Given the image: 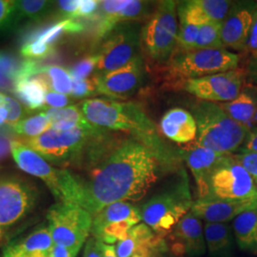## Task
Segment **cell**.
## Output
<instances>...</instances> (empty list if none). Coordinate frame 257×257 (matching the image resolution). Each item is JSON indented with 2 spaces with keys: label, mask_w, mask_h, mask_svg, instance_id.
I'll return each instance as SVG.
<instances>
[{
  "label": "cell",
  "mask_w": 257,
  "mask_h": 257,
  "mask_svg": "<svg viewBox=\"0 0 257 257\" xmlns=\"http://www.w3.org/2000/svg\"><path fill=\"white\" fill-rule=\"evenodd\" d=\"M166 174L147 148L131 138L123 139L100 162L89 169L86 177L74 175L76 205L92 216L116 202H138Z\"/></svg>",
  "instance_id": "6da1fadb"
},
{
  "label": "cell",
  "mask_w": 257,
  "mask_h": 257,
  "mask_svg": "<svg viewBox=\"0 0 257 257\" xmlns=\"http://www.w3.org/2000/svg\"><path fill=\"white\" fill-rule=\"evenodd\" d=\"M86 119L98 128L128 133L156 156L166 174L181 169L179 150L169 145L140 106L105 98L85 99L79 105Z\"/></svg>",
  "instance_id": "7a4b0ae2"
},
{
  "label": "cell",
  "mask_w": 257,
  "mask_h": 257,
  "mask_svg": "<svg viewBox=\"0 0 257 257\" xmlns=\"http://www.w3.org/2000/svg\"><path fill=\"white\" fill-rule=\"evenodd\" d=\"M193 201L190 179L181 168L140 207L142 222L156 235L167 237L177 223L191 211Z\"/></svg>",
  "instance_id": "3957f363"
},
{
  "label": "cell",
  "mask_w": 257,
  "mask_h": 257,
  "mask_svg": "<svg viewBox=\"0 0 257 257\" xmlns=\"http://www.w3.org/2000/svg\"><path fill=\"white\" fill-rule=\"evenodd\" d=\"M192 114L197 127L195 145L225 155H233L243 147L249 130L230 118L219 104L195 102Z\"/></svg>",
  "instance_id": "277c9868"
},
{
  "label": "cell",
  "mask_w": 257,
  "mask_h": 257,
  "mask_svg": "<svg viewBox=\"0 0 257 257\" xmlns=\"http://www.w3.org/2000/svg\"><path fill=\"white\" fill-rule=\"evenodd\" d=\"M105 128L49 130L36 138H24L23 143L48 161L82 164L89 149Z\"/></svg>",
  "instance_id": "5b68a950"
},
{
  "label": "cell",
  "mask_w": 257,
  "mask_h": 257,
  "mask_svg": "<svg viewBox=\"0 0 257 257\" xmlns=\"http://www.w3.org/2000/svg\"><path fill=\"white\" fill-rule=\"evenodd\" d=\"M11 154L20 170L46 184L58 203L76 205L77 183L73 173L53 167L23 142L12 141Z\"/></svg>",
  "instance_id": "8992f818"
},
{
  "label": "cell",
  "mask_w": 257,
  "mask_h": 257,
  "mask_svg": "<svg viewBox=\"0 0 257 257\" xmlns=\"http://www.w3.org/2000/svg\"><path fill=\"white\" fill-rule=\"evenodd\" d=\"M47 220L54 244L75 253L91 236L92 215L77 205L55 204L48 211Z\"/></svg>",
  "instance_id": "52a82bcc"
},
{
  "label": "cell",
  "mask_w": 257,
  "mask_h": 257,
  "mask_svg": "<svg viewBox=\"0 0 257 257\" xmlns=\"http://www.w3.org/2000/svg\"><path fill=\"white\" fill-rule=\"evenodd\" d=\"M239 61V55L227 49L182 50L170 58L169 72L186 81L234 70Z\"/></svg>",
  "instance_id": "ba28073f"
},
{
  "label": "cell",
  "mask_w": 257,
  "mask_h": 257,
  "mask_svg": "<svg viewBox=\"0 0 257 257\" xmlns=\"http://www.w3.org/2000/svg\"><path fill=\"white\" fill-rule=\"evenodd\" d=\"M176 8L175 1L159 2L141 31V40L148 55L156 62H165L175 54L178 35Z\"/></svg>",
  "instance_id": "9c48e42d"
},
{
  "label": "cell",
  "mask_w": 257,
  "mask_h": 257,
  "mask_svg": "<svg viewBox=\"0 0 257 257\" xmlns=\"http://www.w3.org/2000/svg\"><path fill=\"white\" fill-rule=\"evenodd\" d=\"M203 199L227 201L257 199V185L244 167L230 155L212 173L207 195Z\"/></svg>",
  "instance_id": "30bf717a"
},
{
  "label": "cell",
  "mask_w": 257,
  "mask_h": 257,
  "mask_svg": "<svg viewBox=\"0 0 257 257\" xmlns=\"http://www.w3.org/2000/svg\"><path fill=\"white\" fill-rule=\"evenodd\" d=\"M141 29L128 22L115 28L96 53L98 62L94 74H108L130 63L139 55Z\"/></svg>",
  "instance_id": "8fae6325"
},
{
  "label": "cell",
  "mask_w": 257,
  "mask_h": 257,
  "mask_svg": "<svg viewBox=\"0 0 257 257\" xmlns=\"http://www.w3.org/2000/svg\"><path fill=\"white\" fill-rule=\"evenodd\" d=\"M141 222L139 206L124 201L112 203L92 216L91 236L113 245L125 238L128 231Z\"/></svg>",
  "instance_id": "7c38bea8"
},
{
  "label": "cell",
  "mask_w": 257,
  "mask_h": 257,
  "mask_svg": "<svg viewBox=\"0 0 257 257\" xmlns=\"http://www.w3.org/2000/svg\"><path fill=\"white\" fill-rule=\"evenodd\" d=\"M37 200V189L26 180L16 177L0 180V233L23 219Z\"/></svg>",
  "instance_id": "4fadbf2b"
},
{
  "label": "cell",
  "mask_w": 257,
  "mask_h": 257,
  "mask_svg": "<svg viewBox=\"0 0 257 257\" xmlns=\"http://www.w3.org/2000/svg\"><path fill=\"white\" fill-rule=\"evenodd\" d=\"M245 78L246 72L236 68L225 73L188 79L183 84V89L202 101L226 103L238 96Z\"/></svg>",
  "instance_id": "5bb4252c"
},
{
  "label": "cell",
  "mask_w": 257,
  "mask_h": 257,
  "mask_svg": "<svg viewBox=\"0 0 257 257\" xmlns=\"http://www.w3.org/2000/svg\"><path fill=\"white\" fill-rule=\"evenodd\" d=\"M144 63L138 55L130 63L108 74H93L98 93L125 100L138 92L144 81Z\"/></svg>",
  "instance_id": "9a60e30c"
},
{
  "label": "cell",
  "mask_w": 257,
  "mask_h": 257,
  "mask_svg": "<svg viewBox=\"0 0 257 257\" xmlns=\"http://www.w3.org/2000/svg\"><path fill=\"white\" fill-rule=\"evenodd\" d=\"M256 7L257 1L233 2L221 26V41L225 49L244 52Z\"/></svg>",
  "instance_id": "2e32d148"
},
{
  "label": "cell",
  "mask_w": 257,
  "mask_h": 257,
  "mask_svg": "<svg viewBox=\"0 0 257 257\" xmlns=\"http://www.w3.org/2000/svg\"><path fill=\"white\" fill-rule=\"evenodd\" d=\"M179 155L192 172L197 189V199L206 197L208 183L212 173L223 163L227 156H230L197 146L194 143L179 150Z\"/></svg>",
  "instance_id": "e0dca14e"
},
{
  "label": "cell",
  "mask_w": 257,
  "mask_h": 257,
  "mask_svg": "<svg viewBox=\"0 0 257 257\" xmlns=\"http://www.w3.org/2000/svg\"><path fill=\"white\" fill-rule=\"evenodd\" d=\"M171 248L187 257H201L207 252L203 221L189 211L166 237Z\"/></svg>",
  "instance_id": "ac0fdd59"
},
{
  "label": "cell",
  "mask_w": 257,
  "mask_h": 257,
  "mask_svg": "<svg viewBox=\"0 0 257 257\" xmlns=\"http://www.w3.org/2000/svg\"><path fill=\"white\" fill-rule=\"evenodd\" d=\"M257 208V199L227 201L196 199L191 212L204 223H229L241 213Z\"/></svg>",
  "instance_id": "d6986e66"
},
{
  "label": "cell",
  "mask_w": 257,
  "mask_h": 257,
  "mask_svg": "<svg viewBox=\"0 0 257 257\" xmlns=\"http://www.w3.org/2000/svg\"><path fill=\"white\" fill-rule=\"evenodd\" d=\"M54 246L48 226H41L5 246L2 257H50Z\"/></svg>",
  "instance_id": "ffe728a7"
},
{
  "label": "cell",
  "mask_w": 257,
  "mask_h": 257,
  "mask_svg": "<svg viewBox=\"0 0 257 257\" xmlns=\"http://www.w3.org/2000/svg\"><path fill=\"white\" fill-rule=\"evenodd\" d=\"M149 3L140 0H128L123 9L116 12H103L98 9L97 21L93 31L95 40H101L121 24L128 23L143 17L147 12Z\"/></svg>",
  "instance_id": "44dd1931"
},
{
  "label": "cell",
  "mask_w": 257,
  "mask_h": 257,
  "mask_svg": "<svg viewBox=\"0 0 257 257\" xmlns=\"http://www.w3.org/2000/svg\"><path fill=\"white\" fill-rule=\"evenodd\" d=\"M160 128L166 138L178 144L192 142L197 134L196 122L192 112L181 108L168 110L161 118Z\"/></svg>",
  "instance_id": "7402d4cb"
},
{
  "label": "cell",
  "mask_w": 257,
  "mask_h": 257,
  "mask_svg": "<svg viewBox=\"0 0 257 257\" xmlns=\"http://www.w3.org/2000/svg\"><path fill=\"white\" fill-rule=\"evenodd\" d=\"M230 118L245 126L248 130L253 128L257 110V87H243L238 96L231 101L219 104Z\"/></svg>",
  "instance_id": "603a6c76"
},
{
  "label": "cell",
  "mask_w": 257,
  "mask_h": 257,
  "mask_svg": "<svg viewBox=\"0 0 257 257\" xmlns=\"http://www.w3.org/2000/svg\"><path fill=\"white\" fill-rule=\"evenodd\" d=\"M204 234L211 257H232L236 242L229 223H204Z\"/></svg>",
  "instance_id": "cb8c5ba5"
},
{
  "label": "cell",
  "mask_w": 257,
  "mask_h": 257,
  "mask_svg": "<svg viewBox=\"0 0 257 257\" xmlns=\"http://www.w3.org/2000/svg\"><path fill=\"white\" fill-rule=\"evenodd\" d=\"M50 91L44 75L38 74L23 78L14 84L13 92L29 110H43L45 107L47 92Z\"/></svg>",
  "instance_id": "d4e9b609"
},
{
  "label": "cell",
  "mask_w": 257,
  "mask_h": 257,
  "mask_svg": "<svg viewBox=\"0 0 257 257\" xmlns=\"http://www.w3.org/2000/svg\"><path fill=\"white\" fill-rule=\"evenodd\" d=\"M231 227L239 248L257 256V208L241 213Z\"/></svg>",
  "instance_id": "484cf974"
},
{
  "label": "cell",
  "mask_w": 257,
  "mask_h": 257,
  "mask_svg": "<svg viewBox=\"0 0 257 257\" xmlns=\"http://www.w3.org/2000/svg\"><path fill=\"white\" fill-rule=\"evenodd\" d=\"M51 127L56 131H69L74 128H90L95 127L84 116L79 106H68L61 109L44 108Z\"/></svg>",
  "instance_id": "4316f807"
},
{
  "label": "cell",
  "mask_w": 257,
  "mask_h": 257,
  "mask_svg": "<svg viewBox=\"0 0 257 257\" xmlns=\"http://www.w3.org/2000/svg\"><path fill=\"white\" fill-rule=\"evenodd\" d=\"M84 25L78 19H65L49 27L40 29L32 33L27 38L35 39L41 43L55 47V44L65 35H74L83 32Z\"/></svg>",
  "instance_id": "83f0119b"
},
{
  "label": "cell",
  "mask_w": 257,
  "mask_h": 257,
  "mask_svg": "<svg viewBox=\"0 0 257 257\" xmlns=\"http://www.w3.org/2000/svg\"><path fill=\"white\" fill-rule=\"evenodd\" d=\"M156 234L145 223L141 222L130 230L126 237L116 243L115 250L118 257H132L138 248L152 241Z\"/></svg>",
  "instance_id": "f1b7e54d"
},
{
  "label": "cell",
  "mask_w": 257,
  "mask_h": 257,
  "mask_svg": "<svg viewBox=\"0 0 257 257\" xmlns=\"http://www.w3.org/2000/svg\"><path fill=\"white\" fill-rule=\"evenodd\" d=\"M41 74L44 75L49 88L53 92L66 95L72 93L74 78L70 70L58 65H49L42 67Z\"/></svg>",
  "instance_id": "f546056e"
},
{
  "label": "cell",
  "mask_w": 257,
  "mask_h": 257,
  "mask_svg": "<svg viewBox=\"0 0 257 257\" xmlns=\"http://www.w3.org/2000/svg\"><path fill=\"white\" fill-rule=\"evenodd\" d=\"M51 128V123L47 117L46 113L41 112L34 116L20 120L18 125L13 130L17 135L23 136L25 138H30L38 137Z\"/></svg>",
  "instance_id": "4dcf8cb0"
},
{
  "label": "cell",
  "mask_w": 257,
  "mask_h": 257,
  "mask_svg": "<svg viewBox=\"0 0 257 257\" xmlns=\"http://www.w3.org/2000/svg\"><path fill=\"white\" fill-rule=\"evenodd\" d=\"M52 1L22 0L17 1L16 20L30 19L38 20L44 18L53 7Z\"/></svg>",
  "instance_id": "1f68e13d"
},
{
  "label": "cell",
  "mask_w": 257,
  "mask_h": 257,
  "mask_svg": "<svg viewBox=\"0 0 257 257\" xmlns=\"http://www.w3.org/2000/svg\"><path fill=\"white\" fill-rule=\"evenodd\" d=\"M208 22L222 23L230 13L233 2L228 0H194Z\"/></svg>",
  "instance_id": "d6a6232c"
},
{
  "label": "cell",
  "mask_w": 257,
  "mask_h": 257,
  "mask_svg": "<svg viewBox=\"0 0 257 257\" xmlns=\"http://www.w3.org/2000/svg\"><path fill=\"white\" fill-rule=\"evenodd\" d=\"M221 26L218 22L201 25L193 49H225L221 41Z\"/></svg>",
  "instance_id": "836d02e7"
},
{
  "label": "cell",
  "mask_w": 257,
  "mask_h": 257,
  "mask_svg": "<svg viewBox=\"0 0 257 257\" xmlns=\"http://www.w3.org/2000/svg\"><path fill=\"white\" fill-rule=\"evenodd\" d=\"M20 65L5 52L0 51V90L14 88L16 75Z\"/></svg>",
  "instance_id": "e575fe53"
},
{
  "label": "cell",
  "mask_w": 257,
  "mask_h": 257,
  "mask_svg": "<svg viewBox=\"0 0 257 257\" xmlns=\"http://www.w3.org/2000/svg\"><path fill=\"white\" fill-rule=\"evenodd\" d=\"M55 53V47L27 38L20 49V54L28 60L45 59Z\"/></svg>",
  "instance_id": "d590c367"
},
{
  "label": "cell",
  "mask_w": 257,
  "mask_h": 257,
  "mask_svg": "<svg viewBox=\"0 0 257 257\" xmlns=\"http://www.w3.org/2000/svg\"><path fill=\"white\" fill-rule=\"evenodd\" d=\"M169 250V243L166 237L156 235L141 248H138L132 257H164Z\"/></svg>",
  "instance_id": "8d00e7d4"
},
{
  "label": "cell",
  "mask_w": 257,
  "mask_h": 257,
  "mask_svg": "<svg viewBox=\"0 0 257 257\" xmlns=\"http://www.w3.org/2000/svg\"><path fill=\"white\" fill-rule=\"evenodd\" d=\"M179 21L180 26L177 35V45H179L183 50H191L193 49V44L197 38L200 26L183 20Z\"/></svg>",
  "instance_id": "74e56055"
},
{
  "label": "cell",
  "mask_w": 257,
  "mask_h": 257,
  "mask_svg": "<svg viewBox=\"0 0 257 257\" xmlns=\"http://www.w3.org/2000/svg\"><path fill=\"white\" fill-rule=\"evenodd\" d=\"M98 62V56L96 54L84 57L71 68L70 73L74 79L81 80L89 78V76L95 72Z\"/></svg>",
  "instance_id": "f35d334b"
},
{
  "label": "cell",
  "mask_w": 257,
  "mask_h": 257,
  "mask_svg": "<svg viewBox=\"0 0 257 257\" xmlns=\"http://www.w3.org/2000/svg\"><path fill=\"white\" fill-rule=\"evenodd\" d=\"M98 90L95 82L94 76L89 77L86 79L77 80L74 79L73 81V90L71 95L75 98H84V97H90L97 95Z\"/></svg>",
  "instance_id": "ab89813d"
},
{
  "label": "cell",
  "mask_w": 257,
  "mask_h": 257,
  "mask_svg": "<svg viewBox=\"0 0 257 257\" xmlns=\"http://www.w3.org/2000/svg\"><path fill=\"white\" fill-rule=\"evenodd\" d=\"M233 158L238 162L239 164L244 167V169L248 172L253 181L257 185V154L253 152H249L247 150L240 149L237 153L232 155Z\"/></svg>",
  "instance_id": "60d3db41"
},
{
  "label": "cell",
  "mask_w": 257,
  "mask_h": 257,
  "mask_svg": "<svg viewBox=\"0 0 257 257\" xmlns=\"http://www.w3.org/2000/svg\"><path fill=\"white\" fill-rule=\"evenodd\" d=\"M17 1L0 0V32L11 27L16 21Z\"/></svg>",
  "instance_id": "b9f144b4"
},
{
  "label": "cell",
  "mask_w": 257,
  "mask_h": 257,
  "mask_svg": "<svg viewBox=\"0 0 257 257\" xmlns=\"http://www.w3.org/2000/svg\"><path fill=\"white\" fill-rule=\"evenodd\" d=\"M4 105L8 110V117L5 122V125L14 128L23 116V107L16 98H13L12 96L6 94L4 96Z\"/></svg>",
  "instance_id": "7bdbcfd3"
},
{
  "label": "cell",
  "mask_w": 257,
  "mask_h": 257,
  "mask_svg": "<svg viewBox=\"0 0 257 257\" xmlns=\"http://www.w3.org/2000/svg\"><path fill=\"white\" fill-rule=\"evenodd\" d=\"M100 2L98 0H80L78 9L72 19H93L98 12Z\"/></svg>",
  "instance_id": "ee69618b"
},
{
  "label": "cell",
  "mask_w": 257,
  "mask_h": 257,
  "mask_svg": "<svg viewBox=\"0 0 257 257\" xmlns=\"http://www.w3.org/2000/svg\"><path fill=\"white\" fill-rule=\"evenodd\" d=\"M72 102V99L62 93L49 91L47 92L46 98H45V104L46 106L44 108H55V109H61L68 107L70 103Z\"/></svg>",
  "instance_id": "f6af8a7d"
},
{
  "label": "cell",
  "mask_w": 257,
  "mask_h": 257,
  "mask_svg": "<svg viewBox=\"0 0 257 257\" xmlns=\"http://www.w3.org/2000/svg\"><path fill=\"white\" fill-rule=\"evenodd\" d=\"M245 53L247 54H253L257 52V7L253 15V19H252V23H251V27L249 31V35H248V41H247V45L244 50Z\"/></svg>",
  "instance_id": "bcb514c9"
},
{
  "label": "cell",
  "mask_w": 257,
  "mask_h": 257,
  "mask_svg": "<svg viewBox=\"0 0 257 257\" xmlns=\"http://www.w3.org/2000/svg\"><path fill=\"white\" fill-rule=\"evenodd\" d=\"M80 0H61L57 1V6L62 14L66 16V19H72L75 12L78 9Z\"/></svg>",
  "instance_id": "7dc6e473"
},
{
  "label": "cell",
  "mask_w": 257,
  "mask_h": 257,
  "mask_svg": "<svg viewBox=\"0 0 257 257\" xmlns=\"http://www.w3.org/2000/svg\"><path fill=\"white\" fill-rule=\"evenodd\" d=\"M246 76L251 86L257 87V52L250 55L246 71Z\"/></svg>",
  "instance_id": "c3c4849f"
},
{
  "label": "cell",
  "mask_w": 257,
  "mask_h": 257,
  "mask_svg": "<svg viewBox=\"0 0 257 257\" xmlns=\"http://www.w3.org/2000/svg\"><path fill=\"white\" fill-rule=\"evenodd\" d=\"M82 257H102L97 245V240L92 236H90L84 245Z\"/></svg>",
  "instance_id": "681fc988"
},
{
  "label": "cell",
  "mask_w": 257,
  "mask_h": 257,
  "mask_svg": "<svg viewBox=\"0 0 257 257\" xmlns=\"http://www.w3.org/2000/svg\"><path fill=\"white\" fill-rule=\"evenodd\" d=\"M242 150H247L249 152H253L257 154V127L254 126L253 128L248 131V136L245 140V143Z\"/></svg>",
  "instance_id": "f907efd6"
},
{
  "label": "cell",
  "mask_w": 257,
  "mask_h": 257,
  "mask_svg": "<svg viewBox=\"0 0 257 257\" xmlns=\"http://www.w3.org/2000/svg\"><path fill=\"white\" fill-rule=\"evenodd\" d=\"M97 245L102 257H118L115 250V247L113 245L105 244L100 241H97Z\"/></svg>",
  "instance_id": "816d5d0a"
},
{
  "label": "cell",
  "mask_w": 257,
  "mask_h": 257,
  "mask_svg": "<svg viewBox=\"0 0 257 257\" xmlns=\"http://www.w3.org/2000/svg\"><path fill=\"white\" fill-rule=\"evenodd\" d=\"M11 152V142L7 138L0 137V159L6 157Z\"/></svg>",
  "instance_id": "f5cc1de1"
},
{
  "label": "cell",
  "mask_w": 257,
  "mask_h": 257,
  "mask_svg": "<svg viewBox=\"0 0 257 257\" xmlns=\"http://www.w3.org/2000/svg\"><path fill=\"white\" fill-rule=\"evenodd\" d=\"M7 117H8V110L6 109L5 105L0 106V126L5 124Z\"/></svg>",
  "instance_id": "db71d44e"
},
{
  "label": "cell",
  "mask_w": 257,
  "mask_h": 257,
  "mask_svg": "<svg viewBox=\"0 0 257 257\" xmlns=\"http://www.w3.org/2000/svg\"><path fill=\"white\" fill-rule=\"evenodd\" d=\"M164 257H187L186 255H184V254H181V253H178V252H176L175 250H173L172 248H170V246H169V250H168V252L166 253L165 256Z\"/></svg>",
  "instance_id": "11a10c76"
},
{
  "label": "cell",
  "mask_w": 257,
  "mask_h": 257,
  "mask_svg": "<svg viewBox=\"0 0 257 257\" xmlns=\"http://www.w3.org/2000/svg\"><path fill=\"white\" fill-rule=\"evenodd\" d=\"M254 124H255V126L257 127V110L256 113H255V117H254Z\"/></svg>",
  "instance_id": "9f6ffc18"
}]
</instances>
